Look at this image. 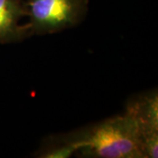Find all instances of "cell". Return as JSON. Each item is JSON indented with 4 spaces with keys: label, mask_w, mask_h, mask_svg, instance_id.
<instances>
[{
    "label": "cell",
    "mask_w": 158,
    "mask_h": 158,
    "mask_svg": "<svg viewBox=\"0 0 158 158\" xmlns=\"http://www.w3.org/2000/svg\"><path fill=\"white\" fill-rule=\"evenodd\" d=\"M28 11L24 0H0V44L21 41L31 36Z\"/></svg>",
    "instance_id": "cell-3"
},
{
    "label": "cell",
    "mask_w": 158,
    "mask_h": 158,
    "mask_svg": "<svg viewBox=\"0 0 158 158\" xmlns=\"http://www.w3.org/2000/svg\"><path fill=\"white\" fill-rule=\"evenodd\" d=\"M78 149L77 143L69 136L64 141H60L58 144L46 148L38 156L42 158H68L77 154Z\"/></svg>",
    "instance_id": "cell-5"
},
{
    "label": "cell",
    "mask_w": 158,
    "mask_h": 158,
    "mask_svg": "<svg viewBox=\"0 0 158 158\" xmlns=\"http://www.w3.org/2000/svg\"><path fill=\"white\" fill-rule=\"evenodd\" d=\"M31 35L55 34L85 19L88 0H25Z\"/></svg>",
    "instance_id": "cell-2"
},
{
    "label": "cell",
    "mask_w": 158,
    "mask_h": 158,
    "mask_svg": "<svg viewBox=\"0 0 158 158\" xmlns=\"http://www.w3.org/2000/svg\"><path fill=\"white\" fill-rule=\"evenodd\" d=\"M84 157L145 158L141 135L131 115L125 113L69 135Z\"/></svg>",
    "instance_id": "cell-1"
},
{
    "label": "cell",
    "mask_w": 158,
    "mask_h": 158,
    "mask_svg": "<svg viewBox=\"0 0 158 158\" xmlns=\"http://www.w3.org/2000/svg\"><path fill=\"white\" fill-rule=\"evenodd\" d=\"M127 113L135 118L141 134L158 132V97L156 90L146 92L130 99Z\"/></svg>",
    "instance_id": "cell-4"
}]
</instances>
